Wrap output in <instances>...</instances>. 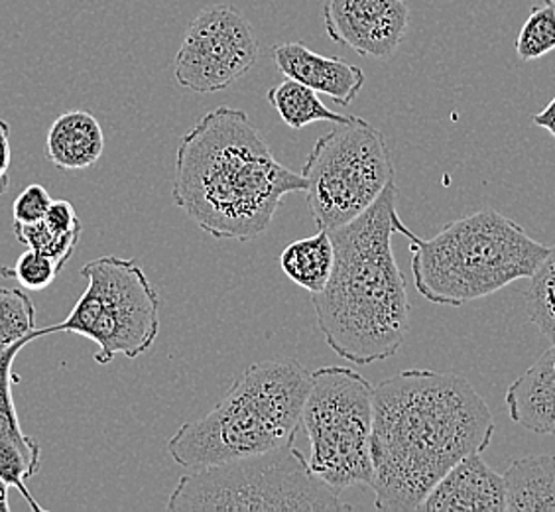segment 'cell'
<instances>
[{
  "mask_svg": "<svg viewBox=\"0 0 555 512\" xmlns=\"http://www.w3.org/2000/svg\"><path fill=\"white\" fill-rule=\"evenodd\" d=\"M508 414L534 434H555V343L506 391Z\"/></svg>",
  "mask_w": 555,
  "mask_h": 512,
  "instance_id": "5bb4252c",
  "label": "cell"
},
{
  "mask_svg": "<svg viewBox=\"0 0 555 512\" xmlns=\"http://www.w3.org/2000/svg\"><path fill=\"white\" fill-rule=\"evenodd\" d=\"M36 308L26 292L0 286V351L22 340L46 337V330H36Z\"/></svg>",
  "mask_w": 555,
  "mask_h": 512,
  "instance_id": "ffe728a7",
  "label": "cell"
},
{
  "mask_svg": "<svg viewBox=\"0 0 555 512\" xmlns=\"http://www.w3.org/2000/svg\"><path fill=\"white\" fill-rule=\"evenodd\" d=\"M260 46L250 22L227 4L199 12L173 60V75L193 93H215L236 84L257 65Z\"/></svg>",
  "mask_w": 555,
  "mask_h": 512,
  "instance_id": "30bf717a",
  "label": "cell"
},
{
  "mask_svg": "<svg viewBox=\"0 0 555 512\" xmlns=\"http://www.w3.org/2000/svg\"><path fill=\"white\" fill-rule=\"evenodd\" d=\"M43 223L48 225L55 233H74L81 231V221L75 214V207L65 200L52 202L48 214L43 217Z\"/></svg>",
  "mask_w": 555,
  "mask_h": 512,
  "instance_id": "484cf974",
  "label": "cell"
},
{
  "mask_svg": "<svg viewBox=\"0 0 555 512\" xmlns=\"http://www.w3.org/2000/svg\"><path fill=\"white\" fill-rule=\"evenodd\" d=\"M298 192H306L304 176L276 161L241 108L209 111L180 140L173 203L214 239L255 241L282 200Z\"/></svg>",
  "mask_w": 555,
  "mask_h": 512,
  "instance_id": "7a4b0ae2",
  "label": "cell"
},
{
  "mask_svg": "<svg viewBox=\"0 0 555 512\" xmlns=\"http://www.w3.org/2000/svg\"><path fill=\"white\" fill-rule=\"evenodd\" d=\"M516 55L522 62H534L555 50V9L550 4L534 7L516 38Z\"/></svg>",
  "mask_w": 555,
  "mask_h": 512,
  "instance_id": "7402d4cb",
  "label": "cell"
},
{
  "mask_svg": "<svg viewBox=\"0 0 555 512\" xmlns=\"http://www.w3.org/2000/svg\"><path fill=\"white\" fill-rule=\"evenodd\" d=\"M535 127L545 128L555 139V97L545 105L544 111L534 115Z\"/></svg>",
  "mask_w": 555,
  "mask_h": 512,
  "instance_id": "83f0119b",
  "label": "cell"
},
{
  "mask_svg": "<svg viewBox=\"0 0 555 512\" xmlns=\"http://www.w3.org/2000/svg\"><path fill=\"white\" fill-rule=\"evenodd\" d=\"M52 202H54L52 195L48 193L43 185H38V183L28 185L12 205L14 223H38V221H42Z\"/></svg>",
  "mask_w": 555,
  "mask_h": 512,
  "instance_id": "d4e9b609",
  "label": "cell"
},
{
  "mask_svg": "<svg viewBox=\"0 0 555 512\" xmlns=\"http://www.w3.org/2000/svg\"><path fill=\"white\" fill-rule=\"evenodd\" d=\"M268 103L276 108L280 118L294 130L313 125V123H351L349 115H339L321 103L320 93L308 86L288 79L280 86L272 87L267 93Z\"/></svg>",
  "mask_w": 555,
  "mask_h": 512,
  "instance_id": "ac0fdd59",
  "label": "cell"
},
{
  "mask_svg": "<svg viewBox=\"0 0 555 512\" xmlns=\"http://www.w3.org/2000/svg\"><path fill=\"white\" fill-rule=\"evenodd\" d=\"M30 342L33 340H22L0 351V448L21 449L34 463H40V444L22 432L12 396V384L18 383V376L12 374V363L22 347Z\"/></svg>",
  "mask_w": 555,
  "mask_h": 512,
  "instance_id": "d6986e66",
  "label": "cell"
},
{
  "mask_svg": "<svg viewBox=\"0 0 555 512\" xmlns=\"http://www.w3.org/2000/svg\"><path fill=\"white\" fill-rule=\"evenodd\" d=\"M545 4H550V7H554L555 9V0H544Z\"/></svg>",
  "mask_w": 555,
  "mask_h": 512,
  "instance_id": "f546056e",
  "label": "cell"
},
{
  "mask_svg": "<svg viewBox=\"0 0 555 512\" xmlns=\"http://www.w3.org/2000/svg\"><path fill=\"white\" fill-rule=\"evenodd\" d=\"M0 512H11L9 504V485L0 477Z\"/></svg>",
  "mask_w": 555,
  "mask_h": 512,
  "instance_id": "f1b7e54d",
  "label": "cell"
},
{
  "mask_svg": "<svg viewBox=\"0 0 555 512\" xmlns=\"http://www.w3.org/2000/svg\"><path fill=\"white\" fill-rule=\"evenodd\" d=\"M373 481L378 511H417L461 459L491 446L494 418L457 373L408 369L374 386Z\"/></svg>",
  "mask_w": 555,
  "mask_h": 512,
  "instance_id": "6da1fadb",
  "label": "cell"
},
{
  "mask_svg": "<svg viewBox=\"0 0 555 512\" xmlns=\"http://www.w3.org/2000/svg\"><path fill=\"white\" fill-rule=\"evenodd\" d=\"M417 511L506 512L504 481L481 453H470L439 479Z\"/></svg>",
  "mask_w": 555,
  "mask_h": 512,
  "instance_id": "7c38bea8",
  "label": "cell"
},
{
  "mask_svg": "<svg viewBox=\"0 0 555 512\" xmlns=\"http://www.w3.org/2000/svg\"><path fill=\"white\" fill-rule=\"evenodd\" d=\"M398 188L351 223L330 231L335 263L325 289L311 294L325 343L349 363L373 364L400 351L410 330V302L395 251Z\"/></svg>",
  "mask_w": 555,
  "mask_h": 512,
  "instance_id": "3957f363",
  "label": "cell"
},
{
  "mask_svg": "<svg viewBox=\"0 0 555 512\" xmlns=\"http://www.w3.org/2000/svg\"><path fill=\"white\" fill-rule=\"evenodd\" d=\"M374 386L349 367H321L311 386L301 426L310 441V468L335 491L373 481Z\"/></svg>",
  "mask_w": 555,
  "mask_h": 512,
  "instance_id": "ba28073f",
  "label": "cell"
},
{
  "mask_svg": "<svg viewBox=\"0 0 555 512\" xmlns=\"http://www.w3.org/2000/svg\"><path fill=\"white\" fill-rule=\"evenodd\" d=\"M502 481L506 512H555V456L516 459Z\"/></svg>",
  "mask_w": 555,
  "mask_h": 512,
  "instance_id": "2e32d148",
  "label": "cell"
},
{
  "mask_svg": "<svg viewBox=\"0 0 555 512\" xmlns=\"http://www.w3.org/2000/svg\"><path fill=\"white\" fill-rule=\"evenodd\" d=\"M60 270L62 268L57 267V263L50 256L28 248L26 253L18 256L14 268H0V274L14 278L22 289L38 292V290L48 289L54 282Z\"/></svg>",
  "mask_w": 555,
  "mask_h": 512,
  "instance_id": "cb8c5ba5",
  "label": "cell"
},
{
  "mask_svg": "<svg viewBox=\"0 0 555 512\" xmlns=\"http://www.w3.org/2000/svg\"><path fill=\"white\" fill-rule=\"evenodd\" d=\"M301 176L311 219L330 233L361 217L395 182V162L385 135L354 117L318 139Z\"/></svg>",
  "mask_w": 555,
  "mask_h": 512,
  "instance_id": "9c48e42d",
  "label": "cell"
},
{
  "mask_svg": "<svg viewBox=\"0 0 555 512\" xmlns=\"http://www.w3.org/2000/svg\"><path fill=\"white\" fill-rule=\"evenodd\" d=\"M272 55L278 69L288 79L330 97L341 107H351L357 97L361 95L364 86L363 69L341 57L315 54L301 42L274 46Z\"/></svg>",
  "mask_w": 555,
  "mask_h": 512,
  "instance_id": "4fadbf2b",
  "label": "cell"
},
{
  "mask_svg": "<svg viewBox=\"0 0 555 512\" xmlns=\"http://www.w3.org/2000/svg\"><path fill=\"white\" fill-rule=\"evenodd\" d=\"M14 235L22 245L50 256L57 263V267L64 268L65 263L74 255L81 231L55 233L48 225L43 223L42 219L38 223H14Z\"/></svg>",
  "mask_w": 555,
  "mask_h": 512,
  "instance_id": "603a6c76",
  "label": "cell"
},
{
  "mask_svg": "<svg viewBox=\"0 0 555 512\" xmlns=\"http://www.w3.org/2000/svg\"><path fill=\"white\" fill-rule=\"evenodd\" d=\"M310 386L298 361L250 364L211 412L171 436L168 453L195 471L280 448L296 439Z\"/></svg>",
  "mask_w": 555,
  "mask_h": 512,
  "instance_id": "5b68a950",
  "label": "cell"
},
{
  "mask_svg": "<svg viewBox=\"0 0 555 512\" xmlns=\"http://www.w3.org/2000/svg\"><path fill=\"white\" fill-rule=\"evenodd\" d=\"M526 302L532 323L544 337L555 343V245L550 246L544 260L530 277Z\"/></svg>",
  "mask_w": 555,
  "mask_h": 512,
  "instance_id": "44dd1931",
  "label": "cell"
},
{
  "mask_svg": "<svg viewBox=\"0 0 555 512\" xmlns=\"http://www.w3.org/2000/svg\"><path fill=\"white\" fill-rule=\"evenodd\" d=\"M11 125L0 118V195L11 188Z\"/></svg>",
  "mask_w": 555,
  "mask_h": 512,
  "instance_id": "4316f807",
  "label": "cell"
},
{
  "mask_svg": "<svg viewBox=\"0 0 555 512\" xmlns=\"http://www.w3.org/2000/svg\"><path fill=\"white\" fill-rule=\"evenodd\" d=\"M87 290L72 313L52 333H77L96 343L95 361L108 364L117 355L137 359L152 349L160 333V294L132 258L101 256L81 268Z\"/></svg>",
  "mask_w": 555,
  "mask_h": 512,
  "instance_id": "52a82bcc",
  "label": "cell"
},
{
  "mask_svg": "<svg viewBox=\"0 0 555 512\" xmlns=\"http://www.w3.org/2000/svg\"><path fill=\"white\" fill-rule=\"evenodd\" d=\"M335 248L327 231L318 235L292 241L280 255V267L284 274L310 294L325 289L332 277Z\"/></svg>",
  "mask_w": 555,
  "mask_h": 512,
  "instance_id": "e0dca14e",
  "label": "cell"
},
{
  "mask_svg": "<svg viewBox=\"0 0 555 512\" xmlns=\"http://www.w3.org/2000/svg\"><path fill=\"white\" fill-rule=\"evenodd\" d=\"M325 33L333 43L363 57L396 54L410 24L404 0H330L323 9Z\"/></svg>",
  "mask_w": 555,
  "mask_h": 512,
  "instance_id": "8fae6325",
  "label": "cell"
},
{
  "mask_svg": "<svg viewBox=\"0 0 555 512\" xmlns=\"http://www.w3.org/2000/svg\"><path fill=\"white\" fill-rule=\"evenodd\" d=\"M168 511H349L351 504L320 479L296 439L264 453L183 475Z\"/></svg>",
  "mask_w": 555,
  "mask_h": 512,
  "instance_id": "8992f818",
  "label": "cell"
},
{
  "mask_svg": "<svg viewBox=\"0 0 555 512\" xmlns=\"http://www.w3.org/2000/svg\"><path fill=\"white\" fill-rule=\"evenodd\" d=\"M105 152V135L91 113L69 111L54 120L46 139V158L57 170H86Z\"/></svg>",
  "mask_w": 555,
  "mask_h": 512,
  "instance_id": "9a60e30c",
  "label": "cell"
},
{
  "mask_svg": "<svg viewBox=\"0 0 555 512\" xmlns=\"http://www.w3.org/2000/svg\"><path fill=\"white\" fill-rule=\"evenodd\" d=\"M395 229L410 243L417 292L436 306L460 308L530 278L550 251L494 209L443 225L431 239L412 233L400 215Z\"/></svg>",
  "mask_w": 555,
  "mask_h": 512,
  "instance_id": "277c9868",
  "label": "cell"
}]
</instances>
